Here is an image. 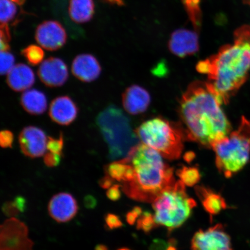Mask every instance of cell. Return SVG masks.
<instances>
[{"label": "cell", "instance_id": "obj_21", "mask_svg": "<svg viewBox=\"0 0 250 250\" xmlns=\"http://www.w3.org/2000/svg\"><path fill=\"white\" fill-rule=\"evenodd\" d=\"M68 12L71 20L74 22H88L95 14L93 0H70Z\"/></svg>", "mask_w": 250, "mask_h": 250}, {"label": "cell", "instance_id": "obj_10", "mask_svg": "<svg viewBox=\"0 0 250 250\" xmlns=\"http://www.w3.org/2000/svg\"><path fill=\"white\" fill-rule=\"evenodd\" d=\"M35 39L43 49L55 51L65 45L67 36L64 27L59 21H46L37 27Z\"/></svg>", "mask_w": 250, "mask_h": 250}, {"label": "cell", "instance_id": "obj_15", "mask_svg": "<svg viewBox=\"0 0 250 250\" xmlns=\"http://www.w3.org/2000/svg\"><path fill=\"white\" fill-rule=\"evenodd\" d=\"M78 108L76 103L70 97H58L50 104L49 115L55 123L62 126H67L76 120Z\"/></svg>", "mask_w": 250, "mask_h": 250}, {"label": "cell", "instance_id": "obj_37", "mask_svg": "<svg viewBox=\"0 0 250 250\" xmlns=\"http://www.w3.org/2000/svg\"><path fill=\"white\" fill-rule=\"evenodd\" d=\"M1 42L8 43L11 39L10 30L7 23H1L0 26Z\"/></svg>", "mask_w": 250, "mask_h": 250}, {"label": "cell", "instance_id": "obj_40", "mask_svg": "<svg viewBox=\"0 0 250 250\" xmlns=\"http://www.w3.org/2000/svg\"><path fill=\"white\" fill-rule=\"evenodd\" d=\"M83 201L85 207L89 209L95 208L98 203L95 197L90 195L85 196Z\"/></svg>", "mask_w": 250, "mask_h": 250}, {"label": "cell", "instance_id": "obj_33", "mask_svg": "<svg viewBox=\"0 0 250 250\" xmlns=\"http://www.w3.org/2000/svg\"><path fill=\"white\" fill-rule=\"evenodd\" d=\"M62 155L51 152L45 153L43 161L47 167H56L60 164Z\"/></svg>", "mask_w": 250, "mask_h": 250}, {"label": "cell", "instance_id": "obj_13", "mask_svg": "<svg viewBox=\"0 0 250 250\" xmlns=\"http://www.w3.org/2000/svg\"><path fill=\"white\" fill-rule=\"evenodd\" d=\"M38 76L42 82L49 87L63 85L68 78V68L62 59L51 57L43 61L38 70Z\"/></svg>", "mask_w": 250, "mask_h": 250}, {"label": "cell", "instance_id": "obj_14", "mask_svg": "<svg viewBox=\"0 0 250 250\" xmlns=\"http://www.w3.org/2000/svg\"><path fill=\"white\" fill-rule=\"evenodd\" d=\"M50 216L59 223L70 221L76 217L78 205L74 197L67 192L56 194L50 200L48 206Z\"/></svg>", "mask_w": 250, "mask_h": 250}, {"label": "cell", "instance_id": "obj_11", "mask_svg": "<svg viewBox=\"0 0 250 250\" xmlns=\"http://www.w3.org/2000/svg\"><path fill=\"white\" fill-rule=\"evenodd\" d=\"M168 48L181 58L195 55L199 50V32L186 29L175 30L168 40Z\"/></svg>", "mask_w": 250, "mask_h": 250}, {"label": "cell", "instance_id": "obj_7", "mask_svg": "<svg viewBox=\"0 0 250 250\" xmlns=\"http://www.w3.org/2000/svg\"><path fill=\"white\" fill-rule=\"evenodd\" d=\"M185 186L182 181H176L153 201L157 226L165 227L171 231L182 226L189 218L196 202L188 195Z\"/></svg>", "mask_w": 250, "mask_h": 250}, {"label": "cell", "instance_id": "obj_43", "mask_svg": "<svg viewBox=\"0 0 250 250\" xmlns=\"http://www.w3.org/2000/svg\"><path fill=\"white\" fill-rule=\"evenodd\" d=\"M12 2L16 3V4L19 5H23L26 0H11Z\"/></svg>", "mask_w": 250, "mask_h": 250}, {"label": "cell", "instance_id": "obj_39", "mask_svg": "<svg viewBox=\"0 0 250 250\" xmlns=\"http://www.w3.org/2000/svg\"><path fill=\"white\" fill-rule=\"evenodd\" d=\"M14 201L15 204L17 205L19 210L22 213L26 209V201L23 196H18L16 197Z\"/></svg>", "mask_w": 250, "mask_h": 250}, {"label": "cell", "instance_id": "obj_28", "mask_svg": "<svg viewBox=\"0 0 250 250\" xmlns=\"http://www.w3.org/2000/svg\"><path fill=\"white\" fill-rule=\"evenodd\" d=\"M15 57L9 51H1V74H7L14 67Z\"/></svg>", "mask_w": 250, "mask_h": 250}, {"label": "cell", "instance_id": "obj_30", "mask_svg": "<svg viewBox=\"0 0 250 250\" xmlns=\"http://www.w3.org/2000/svg\"><path fill=\"white\" fill-rule=\"evenodd\" d=\"M149 250H177L174 242L167 243L164 240L155 239L149 247Z\"/></svg>", "mask_w": 250, "mask_h": 250}, {"label": "cell", "instance_id": "obj_45", "mask_svg": "<svg viewBox=\"0 0 250 250\" xmlns=\"http://www.w3.org/2000/svg\"><path fill=\"white\" fill-rule=\"evenodd\" d=\"M244 4L249 5L250 7V0H242Z\"/></svg>", "mask_w": 250, "mask_h": 250}, {"label": "cell", "instance_id": "obj_42", "mask_svg": "<svg viewBox=\"0 0 250 250\" xmlns=\"http://www.w3.org/2000/svg\"><path fill=\"white\" fill-rule=\"evenodd\" d=\"M95 250H108L107 246L104 245H98L96 246Z\"/></svg>", "mask_w": 250, "mask_h": 250}, {"label": "cell", "instance_id": "obj_9", "mask_svg": "<svg viewBox=\"0 0 250 250\" xmlns=\"http://www.w3.org/2000/svg\"><path fill=\"white\" fill-rule=\"evenodd\" d=\"M191 250H233L230 237L223 225L200 229L193 236Z\"/></svg>", "mask_w": 250, "mask_h": 250}, {"label": "cell", "instance_id": "obj_16", "mask_svg": "<svg viewBox=\"0 0 250 250\" xmlns=\"http://www.w3.org/2000/svg\"><path fill=\"white\" fill-rule=\"evenodd\" d=\"M71 71L77 79L84 83H90L98 79L102 67L98 59L90 54H81L74 59Z\"/></svg>", "mask_w": 250, "mask_h": 250}, {"label": "cell", "instance_id": "obj_1", "mask_svg": "<svg viewBox=\"0 0 250 250\" xmlns=\"http://www.w3.org/2000/svg\"><path fill=\"white\" fill-rule=\"evenodd\" d=\"M220 98L207 82L196 81L181 96L179 113L186 139L211 148L231 132Z\"/></svg>", "mask_w": 250, "mask_h": 250}, {"label": "cell", "instance_id": "obj_3", "mask_svg": "<svg viewBox=\"0 0 250 250\" xmlns=\"http://www.w3.org/2000/svg\"><path fill=\"white\" fill-rule=\"evenodd\" d=\"M122 160L134 168V179L122 186L123 192L130 199L152 203L164 189L176 182L173 168L165 163L163 156L142 142Z\"/></svg>", "mask_w": 250, "mask_h": 250}, {"label": "cell", "instance_id": "obj_46", "mask_svg": "<svg viewBox=\"0 0 250 250\" xmlns=\"http://www.w3.org/2000/svg\"><path fill=\"white\" fill-rule=\"evenodd\" d=\"M118 250H130L126 249V248H123V249H119Z\"/></svg>", "mask_w": 250, "mask_h": 250}, {"label": "cell", "instance_id": "obj_5", "mask_svg": "<svg viewBox=\"0 0 250 250\" xmlns=\"http://www.w3.org/2000/svg\"><path fill=\"white\" fill-rule=\"evenodd\" d=\"M211 148L218 171L227 179L241 171L250 158V120L242 116L237 130L214 143Z\"/></svg>", "mask_w": 250, "mask_h": 250}, {"label": "cell", "instance_id": "obj_22", "mask_svg": "<svg viewBox=\"0 0 250 250\" xmlns=\"http://www.w3.org/2000/svg\"><path fill=\"white\" fill-rule=\"evenodd\" d=\"M105 173L115 181L123 183L132 181L134 176L132 165L122 159L108 165L105 167Z\"/></svg>", "mask_w": 250, "mask_h": 250}, {"label": "cell", "instance_id": "obj_41", "mask_svg": "<svg viewBox=\"0 0 250 250\" xmlns=\"http://www.w3.org/2000/svg\"><path fill=\"white\" fill-rule=\"evenodd\" d=\"M102 1L109 5H117L119 7L125 5L124 0H102Z\"/></svg>", "mask_w": 250, "mask_h": 250}, {"label": "cell", "instance_id": "obj_8", "mask_svg": "<svg viewBox=\"0 0 250 250\" xmlns=\"http://www.w3.org/2000/svg\"><path fill=\"white\" fill-rule=\"evenodd\" d=\"M34 243L29 237L26 225L11 217L0 228V250H33Z\"/></svg>", "mask_w": 250, "mask_h": 250}, {"label": "cell", "instance_id": "obj_35", "mask_svg": "<svg viewBox=\"0 0 250 250\" xmlns=\"http://www.w3.org/2000/svg\"><path fill=\"white\" fill-rule=\"evenodd\" d=\"M121 186L115 184L108 189L106 195L107 198L112 201H117L121 197Z\"/></svg>", "mask_w": 250, "mask_h": 250}, {"label": "cell", "instance_id": "obj_32", "mask_svg": "<svg viewBox=\"0 0 250 250\" xmlns=\"http://www.w3.org/2000/svg\"><path fill=\"white\" fill-rule=\"evenodd\" d=\"M14 140V134L11 131L2 130L0 133V145L4 148H12Z\"/></svg>", "mask_w": 250, "mask_h": 250}, {"label": "cell", "instance_id": "obj_38", "mask_svg": "<svg viewBox=\"0 0 250 250\" xmlns=\"http://www.w3.org/2000/svg\"><path fill=\"white\" fill-rule=\"evenodd\" d=\"M114 181L115 180L112 179L110 176L106 174L104 177H102V179L99 181V185L103 189H108L109 188L113 186Z\"/></svg>", "mask_w": 250, "mask_h": 250}, {"label": "cell", "instance_id": "obj_2", "mask_svg": "<svg viewBox=\"0 0 250 250\" xmlns=\"http://www.w3.org/2000/svg\"><path fill=\"white\" fill-rule=\"evenodd\" d=\"M232 44L221 47L216 54L200 61L199 73L208 76V83L227 104L248 80L250 73V25L244 24L233 33Z\"/></svg>", "mask_w": 250, "mask_h": 250}, {"label": "cell", "instance_id": "obj_23", "mask_svg": "<svg viewBox=\"0 0 250 250\" xmlns=\"http://www.w3.org/2000/svg\"><path fill=\"white\" fill-rule=\"evenodd\" d=\"M181 2L195 30L199 32L202 23L201 0H181Z\"/></svg>", "mask_w": 250, "mask_h": 250}, {"label": "cell", "instance_id": "obj_6", "mask_svg": "<svg viewBox=\"0 0 250 250\" xmlns=\"http://www.w3.org/2000/svg\"><path fill=\"white\" fill-rule=\"evenodd\" d=\"M140 142L157 151L168 160L180 158L185 134L181 125L156 117L144 122L134 130Z\"/></svg>", "mask_w": 250, "mask_h": 250}, {"label": "cell", "instance_id": "obj_25", "mask_svg": "<svg viewBox=\"0 0 250 250\" xmlns=\"http://www.w3.org/2000/svg\"><path fill=\"white\" fill-rule=\"evenodd\" d=\"M21 54L26 58L28 62L36 66L43 61L45 54L41 47L36 45H30L24 48L21 52Z\"/></svg>", "mask_w": 250, "mask_h": 250}, {"label": "cell", "instance_id": "obj_18", "mask_svg": "<svg viewBox=\"0 0 250 250\" xmlns=\"http://www.w3.org/2000/svg\"><path fill=\"white\" fill-rule=\"evenodd\" d=\"M35 80V75L31 68L22 63L14 65L7 74L8 85L15 92L26 91L34 85Z\"/></svg>", "mask_w": 250, "mask_h": 250}, {"label": "cell", "instance_id": "obj_4", "mask_svg": "<svg viewBox=\"0 0 250 250\" xmlns=\"http://www.w3.org/2000/svg\"><path fill=\"white\" fill-rule=\"evenodd\" d=\"M96 124L107 144L112 160H121L129 154L140 141L124 112L114 105H109L98 115Z\"/></svg>", "mask_w": 250, "mask_h": 250}, {"label": "cell", "instance_id": "obj_17", "mask_svg": "<svg viewBox=\"0 0 250 250\" xmlns=\"http://www.w3.org/2000/svg\"><path fill=\"white\" fill-rule=\"evenodd\" d=\"M151 96L143 87L133 85L127 87L123 95L125 110L131 115L143 113L149 107Z\"/></svg>", "mask_w": 250, "mask_h": 250}, {"label": "cell", "instance_id": "obj_26", "mask_svg": "<svg viewBox=\"0 0 250 250\" xmlns=\"http://www.w3.org/2000/svg\"><path fill=\"white\" fill-rule=\"evenodd\" d=\"M17 8L11 0H0V21L7 23L15 17Z\"/></svg>", "mask_w": 250, "mask_h": 250}, {"label": "cell", "instance_id": "obj_27", "mask_svg": "<svg viewBox=\"0 0 250 250\" xmlns=\"http://www.w3.org/2000/svg\"><path fill=\"white\" fill-rule=\"evenodd\" d=\"M157 226L154 215L148 212H145L140 215L137 221V229L142 230L146 233H149L153 228Z\"/></svg>", "mask_w": 250, "mask_h": 250}, {"label": "cell", "instance_id": "obj_12", "mask_svg": "<svg viewBox=\"0 0 250 250\" xmlns=\"http://www.w3.org/2000/svg\"><path fill=\"white\" fill-rule=\"evenodd\" d=\"M47 141L44 132L36 126L25 127L19 136L21 152L31 158L42 157L45 154Z\"/></svg>", "mask_w": 250, "mask_h": 250}, {"label": "cell", "instance_id": "obj_31", "mask_svg": "<svg viewBox=\"0 0 250 250\" xmlns=\"http://www.w3.org/2000/svg\"><path fill=\"white\" fill-rule=\"evenodd\" d=\"M106 226L109 229L113 230L120 228L123 226V222L120 217L113 213H108L105 217Z\"/></svg>", "mask_w": 250, "mask_h": 250}, {"label": "cell", "instance_id": "obj_44", "mask_svg": "<svg viewBox=\"0 0 250 250\" xmlns=\"http://www.w3.org/2000/svg\"><path fill=\"white\" fill-rule=\"evenodd\" d=\"M193 157H194V155L192 154H188V156H187L186 155V160L187 161V162H190L192 160V159H193Z\"/></svg>", "mask_w": 250, "mask_h": 250}, {"label": "cell", "instance_id": "obj_24", "mask_svg": "<svg viewBox=\"0 0 250 250\" xmlns=\"http://www.w3.org/2000/svg\"><path fill=\"white\" fill-rule=\"evenodd\" d=\"M176 174L180 180L188 187L195 186L201 178L198 168L196 167H183L177 170Z\"/></svg>", "mask_w": 250, "mask_h": 250}, {"label": "cell", "instance_id": "obj_20", "mask_svg": "<svg viewBox=\"0 0 250 250\" xmlns=\"http://www.w3.org/2000/svg\"><path fill=\"white\" fill-rule=\"evenodd\" d=\"M21 104L31 115L44 113L47 108V99L44 93L37 89L27 90L21 97Z\"/></svg>", "mask_w": 250, "mask_h": 250}, {"label": "cell", "instance_id": "obj_19", "mask_svg": "<svg viewBox=\"0 0 250 250\" xmlns=\"http://www.w3.org/2000/svg\"><path fill=\"white\" fill-rule=\"evenodd\" d=\"M195 192L205 210L210 215H216L227 208V203L223 197L208 188L196 186Z\"/></svg>", "mask_w": 250, "mask_h": 250}, {"label": "cell", "instance_id": "obj_34", "mask_svg": "<svg viewBox=\"0 0 250 250\" xmlns=\"http://www.w3.org/2000/svg\"><path fill=\"white\" fill-rule=\"evenodd\" d=\"M2 208L3 212L8 217H14L21 213L14 201L5 202Z\"/></svg>", "mask_w": 250, "mask_h": 250}, {"label": "cell", "instance_id": "obj_36", "mask_svg": "<svg viewBox=\"0 0 250 250\" xmlns=\"http://www.w3.org/2000/svg\"><path fill=\"white\" fill-rule=\"evenodd\" d=\"M142 213V208L139 207L134 208L133 210L128 212L126 215L127 223L133 226L136 223L137 219L139 218Z\"/></svg>", "mask_w": 250, "mask_h": 250}, {"label": "cell", "instance_id": "obj_29", "mask_svg": "<svg viewBox=\"0 0 250 250\" xmlns=\"http://www.w3.org/2000/svg\"><path fill=\"white\" fill-rule=\"evenodd\" d=\"M63 148L64 139L62 132L59 139L53 138L52 137H48V141H47V149L49 150V152L62 155Z\"/></svg>", "mask_w": 250, "mask_h": 250}]
</instances>
